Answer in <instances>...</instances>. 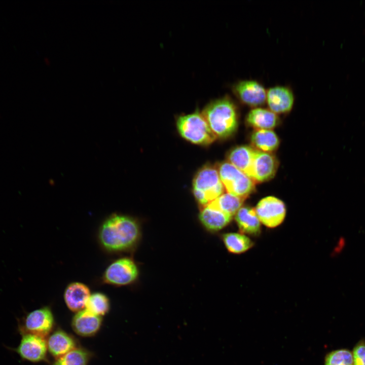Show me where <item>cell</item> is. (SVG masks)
<instances>
[{"label": "cell", "instance_id": "cell-1", "mask_svg": "<svg viewBox=\"0 0 365 365\" xmlns=\"http://www.w3.org/2000/svg\"><path fill=\"white\" fill-rule=\"evenodd\" d=\"M140 229L137 222L126 215L114 213L100 226L98 239L101 246L111 253H120L132 249L137 243Z\"/></svg>", "mask_w": 365, "mask_h": 365}, {"label": "cell", "instance_id": "cell-2", "mask_svg": "<svg viewBox=\"0 0 365 365\" xmlns=\"http://www.w3.org/2000/svg\"><path fill=\"white\" fill-rule=\"evenodd\" d=\"M202 114L216 138L228 137L237 129V109L227 96L210 102Z\"/></svg>", "mask_w": 365, "mask_h": 365}, {"label": "cell", "instance_id": "cell-3", "mask_svg": "<svg viewBox=\"0 0 365 365\" xmlns=\"http://www.w3.org/2000/svg\"><path fill=\"white\" fill-rule=\"evenodd\" d=\"M225 188L217 167L206 165L196 174L193 181L194 195L203 207L224 193Z\"/></svg>", "mask_w": 365, "mask_h": 365}, {"label": "cell", "instance_id": "cell-4", "mask_svg": "<svg viewBox=\"0 0 365 365\" xmlns=\"http://www.w3.org/2000/svg\"><path fill=\"white\" fill-rule=\"evenodd\" d=\"M176 126L180 135L194 144L208 145L216 138L202 114L197 111L179 117Z\"/></svg>", "mask_w": 365, "mask_h": 365}, {"label": "cell", "instance_id": "cell-5", "mask_svg": "<svg viewBox=\"0 0 365 365\" xmlns=\"http://www.w3.org/2000/svg\"><path fill=\"white\" fill-rule=\"evenodd\" d=\"M217 168L228 193L245 199L254 190L255 181L229 162L222 163Z\"/></svg>", "mask_w": 365, "mask_h": 365}, {"label": "cell", "instance_id": "cell-6", "mask_svg": "<svg viewBox=\"0 0 365 365\" xmlns=\"http://www.w3.org/2000/svg\"><path fill=\"white\" fill-rule=\"evenodd\" d=\"M53 324L51 310L45 306L27 313L20 318L18 331L21 335L31 334L44 338L51 332Z\"/></svg>", "mask_w": 365, "mask_h": 365}, {"label": "cell", "instance_id": "cell-7", "mask_svg": "<svg viewBox=\"0 0 365 365\" xmlns=\"http://www.w3.org/2000/svg\"><path fill=\"white\" fill-rule=\"evenodd\" d=\"M138 270L135 262L127 257L118 259L106 268L102 276L104 283L124 286L133 283L137 278Z\"/></svg>", "mask_w": 365, "mask_h": 365}, {"label": "cell", "instance_id": "cell-8", "mask_svg": "<svg viewBox=\"0 0 365 365\" xmlns=\"http://www.w3.org/2000/svg\"><path fill=\"white\" fill-rule=\"evenodd\" d=\"M255 210L260 222L269 228L279 226L283 221L286 213L284 203L273 196L261 199Z\"/></svg>", "mask_w": 365, "mask_h": 365}, {"label": "cell", "instance_id": "cell-9", "mask_svg": "<svg viewBox=\"0 0 365 365\" xmlns=\"http://www.w3.org/2000/svg\"><path fill=\"white\" fill-rule=\"evenodd\" d=\"M18 346L13 348L24 360L38 362L45 360L47 351V344L44 337L31 334H22Z\"/></svg>", "mask_w": 365, "mask_h": 365}, {"label": "cell", "instance_id": "cell-10", "mask_svg": "<svg viewBox=\"0 0 365 365\" xmlns=\"http://www.w3.org/2000/svg\"><path fill=\"white\" fill-rule=\"evenodd\" d=\"M232 89L238 98L247 105L257 107L266 101L267 91L256 80L239 81L233 86Z\"/></svg>", "mask_w": 365, "mask_h": 365}, {"label": "cell", "instance_id": "cell-11", "mask_svg": "<svg viewBox=\"0 0 365 365\" xmlns=\"http://www.w3.org/2000/svg\"><path fill=\"white\" fill-rule=\"evenodd\" d=\"M278 166L277 159L273 155L256 150L252 179L258 182L271 179L275 175Z\"/></svg>", "mask_w": 365, "mask_h": 365}, {"label": "cell", "instance_id": "cell-12", "mask_svg": "<svg viewBox=\"0 0 365 365\" xmlns=\"http://www.w3.org/2000/svg\"><path fill=\"white\" fill-rule=\"evenodd\" d=\"M266 101L271 111L276 114H284L291 110L294 96L288 87L275 86L267 91Z\"/></svg>", "mask_w": 365, "mask_h": 365}, {"label": "cell", "instance_id": "cell-13", "mask_svg": "<svg viewBox=\"0 0 365 365\" xmlns=\"http://www.w3.org/2000/svg\"><path fill=\"white\" fill-rule=\"evenodd\" d=\"M102 319L85 309L78 312L73 317L72 326L79 335L89 337L94 335L99 330Z\"/></svg>", "mask_w": 365, "mask_h": 365}, {"label": "cell", "instance_id": "cell-14", "mask_svg": "<svg viewBox=\"0 0 365 365\" xmlns=\"http://www.w3.org/2000/svg\"><path fill=\"white\" fill-rule=\"evenodd\" d=\"M90 296V289L86 284L74 282L66 286L64 293V299L69 309L78 312L86 307Z\"/></svg>", "mask_w": 365, "mask_h": 365}, {"label": "cell", "instance_id": "cell-15", "mask_svg": "<svg viewBox=\"0 0 365 365\" xmlns=\"http://www.w3.org/2000/svg\"><path fill=\"white\" fill-rule=\"evenodd\" d=\"M255 151L256 149L249 146L237 147L229 153L228 162L252 179Z\"/></svg>", "mask_w": 365, "mask_h": 365}, {"label": "cell", "instance_id": "cell-16", "mask_svg": "<svg viewBox=\"0 0 365 365\" xmlns=\"http://www.w3.org/2000/svg\"><path fill=\"white\" fill-rule=\"evenodd\" d=\"M246 121L257 130H270L278 125L279 118L270 110L256 107L248 113Z\"/></svg>", "mask_w": 365, "mask_h": 365}, {"label": "cell", "instance_id": "cell-17", "mask_svg": "<svg viewBox=\"0 0 365 365\" xmlns=\"http://www.w3.org/2000/svg\"><path fill=\"white\" fill-rule=\"evenodd\" d=\"M235 220L242 233L252 235L260 234V221L253 208L248 206L241 207L235 214Z\"/></svg>", "mask_w": 365, "mask_h": 365}, {"label": "cell", "instance_id": "cell-18", "mask_svg": "<svg viewBox=\"0 0 365 365\" xmlns=\"http://www.w3.org/2000/svg\"><path fill=\"white\" fill-rule=\"evenodd\" d=\"M199 217L206 229L211 231H217L227 226L232 216L206 205L202 207Z\"/></svg>", "mask_w": 365, "mask_h": 365}, {"label": "cell", "instance_id": "cell-19", "mask_svg": "<svg viewBox=\"0 0 365 365\" xmlns=\"http://www.w3.org/2000/svg\"><path fill=\"white\" fill-rule=\"evenodd\" d=\"M47 344L49 352L57 358L76 348V343L73 338L60 330L50 335Z\"/></svg>", "mask_w": 365, "mask_h": 365}, {"label": "cell", "instance_id": "cell-20", "mask_svg": "<svg viewBox=\"0 0 365 365\" xmlns=\"http://www.w3.org/2000/svg\"><path fill=\"white\" fill-rule=\"evenodd\" d=\"M250 139L257 150L266 153L276 150L279 144L278 137L271 130H256L252 133Z\"/></svg>", "mask_w": 365, "mask_h": 365}, {"label": "cell", "instance_id": "cell-21", "mask_svg": "<svg viewBox=\"0 0 365 365\" xmlns=\"http://www.w3.org/2000/svg\"><path fill=\"white\" fill-rule=\"evenodd\" d=\"M244 199L226 193L222 194L207 205L232 216L241 207Z\"/></svg>", "mask_w": 365, "mask_h": 365}, {"label": "cell", "instance_id": "cell-22", "mask_svg": "<svg viewBox=\"0 0 365 365\" xmlns=\"http://www.w3.org/2000/svg\"><path fill=\"white\" fill-rule=\"evenodd\" d=\"M223 240L228 251L233 253L244 252L253 244L248 237L237 233H226L223 236Z\"/></svg>", "mask_w": 365, "mask_h": 365}, {"label": "cell", "instance_id": "cell-23", "mask_svg": "<svg viewBox=\"0 0 365 365\" xmlns=\"http://www.w3.org/2000/svg\"><path fill=\"white\" fill-rule=\"evenodd\" d=\"M90 354L82 348L72 349L57 360L52 365H87Z\"/></svg>", "mask_w": 365, "mask_h": 365}, {"label": "cell", "instance_id": "cell-24", "mask_svg": "<svg viewBox=\"0 0 365 365\" xmlns=\"http://www.w3.org/2000/svg\"><path fill=\"white\" fill-rule=\"evenodd\" d=\"M85 308L92 313L101 316L105 315L109 310V299L103 293H94L90 295Z\"/></svg>", "mask_w": 365, "mask_h": 365}, {"label": "cell", "instance_id": "cell-25", "mask_svg": "<svg viewBox=\"0 0 365 365\" xmlns=\"http://www.w3.org/2000/svg\"><path fill=\"white\" fill-rule=\"evenodd\" d=\"M324 365H354L352 353L345 349L333 351L326 355Z\"/></svg>", "mask_w": 365, "mask_h": 365}, {"label": "cell", "instance_id": "cell-26", "mask_svg": "<svg viewBox=\"0 0 365 365\" xmlns=\"http://www.w3.org/2000/svg\"><path fill=\"white\" fill-rule=\"evenodd\" d=\"M352 355L354 365H365V341H360L355 346Z\"/></svg>", "mask_w": 365, "mask_h": 365}]
</instances>
